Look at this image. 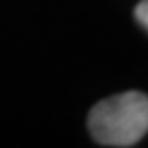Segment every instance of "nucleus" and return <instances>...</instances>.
<instances>
[{
    "label": "nucleus",
    "instance_id": "1",
    "mask_svg": "<svg viewBox=\"0 0 148 148\" xmlns=\"http://www.w3.org/2000/svg\"><path fill=\"white\" fill-rule=\"evenodd\" d=\"M87 125L90 137L102 146H133L148 133V96L129 90L100 100L92 106Z\"/></svg>",
    "mask_w": 148,
    "mask_h": 148
},
{
    "label": "nucleus",
    "instance_id": "2",
    "mask_svg": "<svg viewBox=\"0 0 148 148\" xmlns=\"http://www.w3.org/2000/svg\"><path fill=\"white\" fill-rule=\"evenodd\" d=\"M135 17H137V21L148 31V0H140L137 4V8H135Z\"/></svg>",
    "mask_w": 148,
    "mask_h": 148
}]
</instances>
